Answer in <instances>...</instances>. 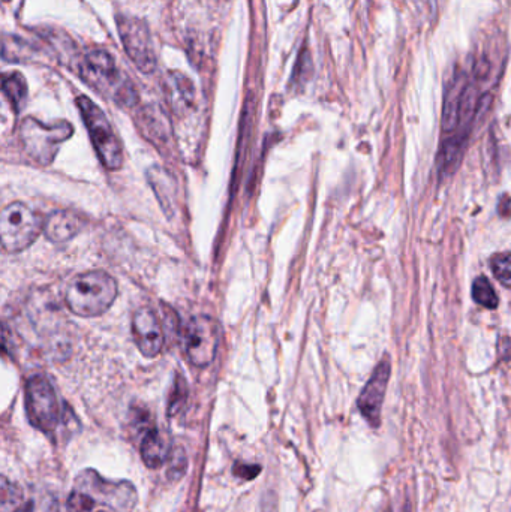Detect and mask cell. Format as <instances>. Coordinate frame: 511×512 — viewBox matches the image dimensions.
I'll return each mask as SVG.
<instances>
[{"mask_svg": "<svg viewBox=\"0 0 511 512\" xmlns=\"http://www.w3.org/2000/svg\"><path fill=\"white\" fill-rule=\"evenodd\" d=\"M186 466H188V462H186V454L183 448H176V450L171 451L170 477H173L174 480H179L185 474Z\"/></svg>", "mask_w": 511, "mask_h": 512, "instance_id": "22", "label": "cell"}, {"mask_svg": "<svg viewBox=\"0 0 511 512\" xmlns=\"http://www.w3.org/2000/svg\"><path fill=\"white\" fill-rule=\"evenodd\" d=\"M24 505L23 490L20 486L0 477V512H20Z\"/></svg>", "mask_w": 511, "mask_h": 512, "instance_id": "18", "label": "cell"}, {"mask_svg": "<svg viewBox=\"0 0 511 512\" xmlns=\"http://www.w3.org/2000/svg\"><path fill=\"white\" fill-rule=\"evenodd\" d=\"M0 56L6 62L26 63L30 62V60H35V57L38 56V51L29 42L24 41V39L9 35L0 39Z\"/></svg>", "mask_w": 511, "mask_h": 512, "instance_id": "14", "label": "cell"}, {"mask_svg": "<svg viewBox=\"0 0 511 512\" xmlns=\"http://www.w3.org/2000/svg\"><path fill=\"white\" fill-rule=\"evenodd\" d=\"M5 2H8V0H5Z\"/></svg>", "mask_w": 511, "mask_h": 512, "instance_id": "28", "label": "cell"}, {"mask_svg": "<svg viewBox=\"0 0 511 512\" xmlns=\"http://www.w3.org/2000/svg\"><path fill=\"white\" fill-rule=\"evenodd\" d=\"M308 65H311V57L306 50H303L299 56V62L294 66V78L296 81H300V78H306V71H308Z\"/></svg>", "mask_w": 511, "mask_h": 512, "instance_id": "24", "label": "cell"}, {"mask_svg": "<svg viewBox=\"0 0 511 512\" xmlns=\"http://www.w3.org/2000/svg\"><path fill=\"white\" fill-rule=\"evenodd\" d=\"M186 397H188V390H186L185 379L182 376H177L170 402H168V415H176L185 405Z\"/></svg>", "mask_w": 511, "mask_h": 512, "instance_id": "21", "label": "cell"}, {"mask_svg": "<svg viewBox=\"0 0 511 512\" xmlns=\"http://www.w3.org/2000/svg\"><path fill=\"white\" fill-rule=\"evenodd\" d=\"M26 412L33 427L53 435L62 421V406L53 385L45 376L33 375L26 384Z\"/></svg>", "mask_w": 511, "mask_h": 512, "instance_id": "7", "label": "cell"}, {"mask_svg": "<svg viewBox=\"0 0 511 512\" xmlns=\"http://www.w3.org/2000/svg\"><path fill=\"white\" fill-rule=\"evenodd\" d=\"M132 426L140 438L141 459L146 463L147 468H161L167 462L170 450L159 435L149 412L146 409H132Z\"/></svg>", "mask_w": 511, "mask_h": 512, "instance_id": "10", "label": "cell"}, {"mask_svg": "<svg viewBox=\"0 0 511 512\" xmlns=\"http://www.w3.org/2000/svg\"><path fill=\"white\" fill-rule=\"evenodd\" d=\"M72 134L74 128L65 120L54 125H44L33 117H27L20 128L24 152L39 165H50L59 152L60 144L69 140Z\"/></svg>", "mask_w": 511, "mask_h": 512, "instance_id": "5", "label": "cell"}, {"mask_svg": "<svg viewBox=\"0 0 511 512\" xmlns=\"http://www.w3.org/2000/svg\"><path fill=\"white\" fill-rule=\"evenodd\" d=\"M6 342H8V340H6L5 328H3L2 325H0V349L6 348Z\"/></svg>", "mask_w": 511, "mask_h": 512, "instance_id": "25", "label": "cell"}, {"mask_svg": "<svg viewBox=\"0 0 511 512\" xmlns=\"http://www.w3.org/2000/svg\"><path fill=\"white\" fill-rule=\"evenodd\" d=\"M116 21L120 41L129 59L137 66L138 71L152 74L156 68V53L149 26L140 18L131 15H117Z\"/></svg>", "mask_w": 511, "mask_h": 512, "instance_id": "8", "label": "cell"}, {"mask_svg": "<svg viewBox=\"0 0 511 512\" xmlns=\"http://www.w3.org/2000/svg\"><path fill=\"white\" fill-rule=\"evenodd\" d=\"M261 472L260 465H246V463H236L233 468V474L242 480H254Z\"/></svg>", "mask_w": 511, "mask_h": 512, "instance_id": "23", "label": "cell"}, {"mask_svg": "<svg viewBox=\"0 0 511 512\" xmlns=\"http://www.w3.org/2000/svg\"><path fill=\"white\" fill-rule=\"evenodd\" d=\"M0 89L11 102L15 113H20L27 98V84L23 75L20 72H9V74L0 75Z\"/></svg>", "mask_w": 511, "mask_h": 512, "instance_id": "15", "label": "cell"}, {"mask_svg": "<svg viewBox=\"0 0 511 512\" xmlns=\"http://www.w3.org/2000/svg\"><path fill=\"white\" fill-rule=\"evenodd\" d=\"M80 74L93 89L110 96L120 107H132L138 101L135 87L119 71L107 51L92 50L87 53L80 65Z\"/></svg>", "mask_w": 511, "mask_h": 512, "instance_id": "3", "label": "cell"}, {"mask_svg": "<svg viewBox=\"0 0 511 512\" xmlns=\"http://www.w3.org/2000/svg\"><path fill=\"white\" fill-rule=\"evenodd\" d=\"M401 512H410V507H408V504H405V507H402Z\"/></svg>", "mask_w": 511, "mask_h": 512, "instance_id": "27", "label": "cell"}, {"mask_svg": "<svg viewBox=\"0 0 511 512\" xmlns=\"http://www.w3.org/2000/svg\"><path fill=\"white\" fill-rule=\"evenodd\" d=\"M428 2L431 3L432 11H435V8H437L438 0H428Z\"/></svg>", "mask_w": 511, "mask_h": 512, "instance_id": "26", "label": "cell"}, {"mask_svg": "<svg viewBox=\"0 0 511 512\" xmlns=\"http://www.w3.org/2000/svg\"><path fill=\"white\" fill-rule=\"evenodd\" d=\"M147 179L155 191L156 198L161 203L162 209L168 215V210L173 209L174 183L171 182L167 171L159 167H152L147 171Z\"/></svg>", "mask_w": 511, "mask_h": 512, "instance_id": "16", "label": "cell"}, {"mask_svg": "<svg viewBox=\"0 0 511 512\" xmlns=\"http://www.w3.org/2000/svg\"><path fill=\"white\" fill-rule=\"evenodd\" d=\"M221 330L210 316H194L183 328V349L186 358L197 367H206L215 360Z\"/></svg>", "mask_w": 511, "mask_h": 512, "instance_id": "9", "label": "cell"}, {"mask_svg": "<svg viewBox=\"0 0 511 512\" xmlns=\"http://www.w3.org/2000/svg\"><path fill=\"white\" fill-rule=\"evenodd\" d=\"M138 495L129 481H110L86 469L75 478L69 512H134Z\"/></svg>", "mask_w": 511, "mask_h": 512, "instance_id": "1", "label": "cell"}, {"mask_svg": "<svg viewBox=\"0 0 511 512\" xmlns=\"http://www.w3.org/2000/svg\"><path fill=\"white\" fill-rule=\"evenodd\" d=\"M473 298L480 306L486 309H497L500 298L495 292L494 286L486 277H479L473 283Z\"/></svg>", "mask_w": 511, "mask_h": 512, "instance_id": "19", "label": "cell"}, {"mask_svg": "<svg viewBox=\"0 0 511 512\" xmlns=\"http://www.w3.org/2000/svg\"><path fill=\"white\" fill-rule=\"evenodd\" d=\"M132 333L141 354L146 358L159 355L164 346V331L159 324L158 316L150 307H141L132 319Z\"/></svg>", "mask_w": 511, "mask_h": 512, "instance_id": "12", "label": "cell"}, {"mask_svg": "<svg viewBox=\"0 0 511 512\" xmlns=\"http://www.w3.org/2000/svg\"><path fill=\"white\" fill-rule=\"evenodd\" d=\"M492 273L506 288H510L511 264L509 252L497 254L491 259Z\"/></svg>", "mask_w": 511, "mask_h": 512, "instance_id": "20", "label": "cell"}, {"mask_svg": "<svg viewBox=\"0 0 511 512\" xmlns=\"http://www.w3.org/2000/svg\"><path fill=\"white\" fill-rule=\"evenodd\" d=\"M77 107L104 167L111 171L120 170L123 165L122 144L104 111L87 96H78Z\"/></svg>", "mask_w": 511, "mask_h": 512, "instance_id": "4", "label": "cell"}, {"mask_svg": "<svg viewBox=\"0 0 511 512\" xmlns=\"http://www.w3.org/2000/svg\"><path fill=\"white\" fill-rule=\"evenodd\" d=\"M117 297V283L105 271L80 274L66 289V306L81 318L104 315Z\"/></svg>", "mask_w": 511, "mask_h": 512, "instance_id": "2", "label": "cell"}, {"mask_svg": "<svg viewBox=\"0 0 511 512\" xmlns=\"http://www.w3.org/2000/svg\"><path fill=\"white\" fill-rule=\"evenodd\" d=\"M83 225V219L77 213L71 212V210H57L48 216L47 221L42 225V230L50 242L65 243L74 239L80 233Z\"/></svg>", "mask_w": 511, "mask_h": 512, "instance_id": "13", "label": "cell"}, {"mask_svg": "<svg viewBox=\"0 0 511 512\" xmlns=\"http://www.w3.org/2000/svg\"><path fill=\"white\" fill-rule=\"evenodd\" d=\"M390 370L392 367H390L389 361H381L357 400L360 414L372 427H378L381 424V409H383L384 399H386Z\"/></svg>", "mask_w": 511, "mask_h": 512, "instance_id": "11", "label": "cell"}, {"mask_svg": "<svg viewBox=\"0 0 511 512\" xmlns=\"http://www.w3.org/2000/svg\"><path fill=\"white\" fill-rule=\"evenodd\" d=\"M42 221L24 203H11L0 210V246L8 254L26 251L38 239Z\"/></svg>", "mask_w": 511, "mask_h": 512, "instance_id": "6", "label": "cell"}, {"mask_svg": "<svg viewBox=\"0 0 511 512\" xmlns=\"http://www.w3.org/2000/svg\"><path fill=\"white\" fill-rule=\"evenodd\" d=\"M465 84L453 81L444 101L443 129L444 132H453L459 126V110H461L462 92Z\"/></svg>", "mask_w": 511, "mask_h": 512, "instance_id": "17", "label": "cell"}]
</instances>
